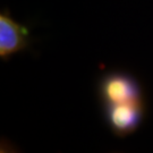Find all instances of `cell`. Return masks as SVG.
Masks as SVG:
<instances>
[{
  "label": "cell",
  "mask_w": 153,
  "mask_h": 153,
  "mask_svg": "<svg viewBox=\"0 0 153 153\" xmlns=\"http://www.w3.org/2000/svg\"><path fill=\"white\" fill-rule=\"evenodd\" d=\"M101 107L145 101L141 83L129 73L111 71L100 77L97 86Z\"/></svg>",
  "instance_id": "1"
},
{
  "label": "cell",
  "mask_w": 153,
  "mask_h": 153,
  "mask_svg": "<svg viewBox=\"0 0 153 153\" xmlns=\"http://www.w3.org/2000/svg\"><path fill=\"white\" fill-rule=\"evenodd\" d=\"M105 124L117 137H127L141 127L146 115L145 101L102 107Z\"/></svg>",
  "instance_id": "2"
},
{
  "label": "cell",
  "mask_w": 153,
  "mask_h": 153,
  "mask_svg": "<svg viewBox=\"0 0 153 153\" xmlns=\"http://www.w3.org/2000/svg\"><path fill=\"white\" fill-rule=\"evenodd\" d=\"M31 45L28 28L11 17L8 10L0 13V59L8 60Z\"/></svg>",
  "instance_id": "3"
}]
</instances>
